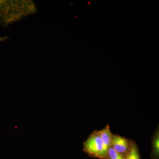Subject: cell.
Returning <instances> with one entry per match:
<instances>
[{"label":"cell","instance_id":"5","mask_svg":"<svg viewBox=\"0 0 159 159\" xmlns=\"http://www.w3.org/2000/svg\"><path fill=\"white\" fill-rule=\"evenodd\" d=\"M159 125L155 131L152 137V155L154 157L157 159L159 155Z\"/></svg>","mask_w":159,"mask_h":159},{"label":"cell","instance_id":"4","mask_svg":"<svg viewBox=\"0 0 159 159\" xmlns=\"http://www.w3.org/2000/svg\"><path fill=\"white\" fill-rule=\"evenodd\" d=\"M98 133L100 135L102 139L103 145L108 150L109 148L111 146L112 141L114 134L112 133L110 129L109 125H107L106 126L100 130H98Z\"/></svg>","mask_w":159,"mask_h":159},{"label":"cell","instance_id":"1","mask_svg":"<svg viewBox=\"0 0 159 159\" xmlns=\"http://www.w3.org/2000/svg\"><path fill=\"white\" fill-rule=\"evenodd\" d=\"M30 0H0V25L6 27L37 12Z\"/></svg>","mask_w":159,"mask_h":159},{"label":"cell","instance_id":"6","mask_svg":"<svg viewBox=\"0 0 159 159\" xmlns=\"http://www.w3.org/2000/svg\"><path fill=\"white\" fill-rule=\"evenodd\" d=\"M125 159H141L139 148L134 141L132 142L130 148L125 156Z\"/></svg>","mask_w":159,"mask_h":159},{"label":"cell","instance_id":"7","mask_svg":"<svg viewBox=\"0 0 159 159\" xmlns=\"http://www.w3.org/2000/svg\"><path fill=\"white\" fill-rule=\"evenodd\" d=\"M106 159H125L124 156L114 150L111 147L109 148Z\"/></svg>","mask_w":159,"mask_h":159},{"label":"cell","instance_id":"8","mask_svg":"<svg viewBox=\"0 0 159 159\" xmlns=\"http://www.w3.org/2000/svg\"><path fill=\"white\" fill-rule=\"evenodd\" d=\"M9 37L7 36H4V37H0V42H5L7 39H9Z\"/></svg>","mask_w":159,"mask_h":159},{"label":"cell","instance_id":"3","mask_svg":"<svg viewBox=\"0 0 159 159\" xmlns=\"http://www.w3.org/2000/svg\"><path fill=\"white\" fill-rule=\"evenodd\" d=\"M132 142V140H129L119 135L114 134L111 147L125 157L130 148Z\"/></svg>","mask_w":159,"mask_h":159},{"label":"cell","instance_id":"2","mask_svg":"<svg viewBox=\"0 0 159 159\" xmlns=\"http://www.w3.org/2000/svg\"><path fill=\"white\" fill-rule=\"evenodd\" d=\"M83 150L89 155L100 159H106L107 150L98 130H95L83 143Z\"/></svg>","mask_w":159,"mask_h":159}]
</instances>
